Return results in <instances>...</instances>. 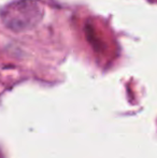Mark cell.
<instances>
[{
    "label": "cell",
    "instance_id": "obj_1",
    "mask_svg": "<svg viewBox=\"0 0 157 158\" xmlns=\"http://www.w3.org/2000/svg\"><path fill=\"white\" fill-rule=\"evenodd\" d=\"M43 14V9L36 0H16L2 9L0 17L8 29L23 32L36 27Z\"/></svg>",
    "mask_w": 157,
    "mask_h": 158
}]
</instances>
